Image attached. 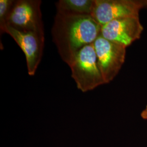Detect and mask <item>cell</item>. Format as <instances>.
Segmentation results:
<instances>
[{
	"mask_svg": "<svg viewBox=\"0 0 147 147\" xmlns=\"http://www.w3.org/2000/svg\"><path fill=\"white\" fill-rule=\"evenodd\" d=\"M101 27L91 15L57 11L51 33L63 61L69 66L83 47L94 42Z\"/></svg>",
	"mask_w": 147,
	"mask_h": 147,
	"instance_id": "1",
	"label": "cell"
},
{
	"mask_svg": "<svg viewBox=\"0 0 147 147\" xmlns=\"http://www.w3.org/2000/svg\"><path fill=\"white\" fill-rule=\"evenodd\" d=\"M69 67L71 78L78 88L82 92L93 90L105 84L98 66L93 43L83 47Z\"/></svg>",
	"mask_w": 147,
	"mask_h": 147,
	"instance_id": "2",
	"label": "cell"
},
{
	"mask_svg": "<svg viewBox=\"0 0 147 147\" xmlns=\"http://www.w3.org/2000/svg\"><path fill=\"white\" fill-rule=\"evenodd\" d=\"M41 4L40 0L14 1L5 25L19 31L44 34Z\"/></svg>",
	"mask_w": 147,
	"mask_h": 147,
	"instance_id": "3",
	"label": "cell"
},
{
	"mask_svg": "<svg viewBox=\"0 0 147 147\" xmlns=\"http://www.w3.org/2000/svg\"><path fill=\"white\" fill-rule=\"evenodd\" d=\"M94 44L98 66L105 84L112 81L125 62L126 47L100 35Z\"/></svg>",
	"mask_w": 147,
	"mask_h": 147,
	"instance_id": "4",
	"label": "cell"
},
{
	"mask_svg": "<svg viewBox=\"0 0 147 147\" xmlns=\"http://www.w3.org/2000/svg\"><path fill=\"white\" fill-rule=\"evenodd\" d=\"M147 0H94L91 16L101 26L113 20L139 16Z\"/></svg>",
	"mask_w": 147,
	"mask_h": 147,
	"instance_id": "5",
	"label": "cell"
},
{
	"mask_svg": "<svg viewBox=\"0 0 147 147\" xmlns=\"http://www.w3.org/2000/svg\"><path fill=\"white\" fill-rule=\"evenodd\" d=\"M1 34L6 33L12 37L24 53L28 74L33 76L42 57L44 34L37 32H22L7 25L0 27Z\"/></svg>",
	"mask_w": 147,
	"mask_h": 147,
	"instance_id": "6",
	"label": "cell"
},
{
	"mask_svg": "<svg viewBox=\"0 0 147 147\" xmlns=\"http://www.w3.org/2000/svg\"><path fill=\"white\" fill-rule=\"evenodd\" d=\"M143 31L139 16L113 20L102 26L100 35L106 39L125 47L138 39Z\"/></svg>",
	"mask_w": 147,
	"mask_h": 147,
	"instance_id": "7",
	"label": "cell"
},
{
	"mask_svg": "<svg viewBox=\"0 0 147 147\" xmlns=\"http://www.w3.org/2000/svg\"><path fill=\"white\" fill-rule=\"evenodd\" d=\"M94 0H59L56 3L57 11L65 13L91 15Z\"/></svg>",
	"mask_w": 147,
	"mask_h": 147,
	"instance_id": "8",
	"label": "cell"
},
{
	"mask_svg": "<svg viewBox=\"0 0 147 147\" xmlns=\"http://www.w3.org/2000/svg\"><path fill=\"white\" fill-rule=\"evenodd\" d=\"M14 2V0L0 1V27L5 25L6 20L11 11Z\"/></svg>",
	"mask_w": 147,
	"mask_h": 147,
	"instance_id": "9",
	"label": "cell"
},
{
	"mask_svg": "<svg viewBox=\"0 0 147 147\" xmlns=\"http://www.w3.org/2000/svg\"><path fill=\"white\" fill-rule=\"evenodd\" d=\"M141 117L143 119L147 120V105L145 109L142 111L141 113Z\"/></svg>",
	"mask_w": 147,
	"mask_h": 147,
	"instance_id": "10",
	"label": "cell"
}]
</instances>
